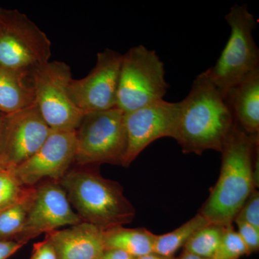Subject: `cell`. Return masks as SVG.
<instances>
[{"instance_id":"8","label":"cell","mask_w":259,"mask_h":259,"mask_svg":"<svg viewBox=\"0 0 259 259\" xmlns=\"http://www.w3.org/2000/svg\"><path fill=\"white\" fill-rule=\"evenodd\" d=\"M71 67L63 61H50L30 74L35 105L52 131H75L83 113L69 93Z\"/></svg>"},{"instance_id":"26","label":"cell","mask_w":259,"mask_h":259,"mask_svg":"<svg viewBox=\"0 0 259 259\" xmlns=\"http://www.w3.org/2000/svg\"><path fill=\"white\" fill-rule=\"evenodd\" d=\"M23 245V243L15 240L0 241V259H8Z\"/></svg>"},{"instance_id":"27","label":"cell","mask_w":259,"mask_h":259,"mask_svg":"<svg viewBox=\"0 0 259 259\" xmlns=\"http://www.w3.org/2000/svg\"><path fill=\"white\" fill-rule=\"evenodd\" d=\"M100 259H135V257L118 249H105Z\"/></svg>"},{"instance_id":"28","label":"cell","mask_w":259,"mask_h":259,"mask_svg":"<svg viewBox=\"0 0 259 259\" xmlns=\"http://www.w3.org/2000/svg\"><path fill=\"white\" fill-rule=\"evenodd\" d=\"M135 259H175L173 256L166 257L163 256V255L156 254V253H150L148 254L141 255V256L136 257Z\"/></svg>"},{"instance_id":"5","label":"cell","mask_w":259,"mask_h":259,"mask_svg":"<svg viewBox=\"0 0 259 259\" xmlns=\"http://www.w3.org/2000/svg\"><path fill=\"white\" fill-rule=\"evenodd\" d=\"M51 42L26 15L18 10H0V67L30 76L47 64Z\"/></svg>"},{"instance_id":"9","label":"cell","mask_w":259,"mask_h":259,"mask_svg":"<svg viewBox=\"0 0 259 259\" xmlns=\"http://www.w3.org/2000/svg\"><path fill=\"white\" fill-rule=\"evenodd\" d=\"M180 102L159 100L124 113L127 148L122 166H128L140 153L161 138L175 139Z\"/></svg>"},{"instance_id":"1","label":"cell","mask_w":259,"mask_h":259,"mask_svg":"<svg viewBox=\"0 0 259 259\" xmlns=\"http://www.w3.org/2000/svg\"><path fill=\"white\" fill-rule=\"evenodd\" d=\"M258 136H250L236 123L223 145L217 183L199 214L209 223L231 226L250 194L258 187L254 175Z\"/></svg>"},{"instance_id":"18","label":"cell","mask_w":259,"mask_h":259,"mask_svg":"<svg viewBox=\"0 0 259 259\" xmlns=\"http://www.w3.org/2000/svg\"><path fill=\"white\" fill-rule=\"evenodd\" d=\"M208 224V221L198 213L175 231L166 234L156 235L153 253L163 256H173L181 247L185 246L196 232Z\"/></svg>"},{"instance_id":"32","label":"cell","mask_w":259,"mask_h":259,"mask_svg":"<svg viewBox=\"0 0 259 259\" xmlns=\"http://www.w3.org/2000/svg\"><path fill=\"white\" fill-rule=\"evenodd\" d=\"M0 10H1V8H0Z\"/></svg>"},{"instance_id":"7","label":"cell","mask_w":259,"mask_h":259,"mask_svg":"<svg viewBox=\"0 0 259 259\" xmlns=\"http://www.w3.org/2000/svg\"><path fill=\"white\" fill-rule=\"evenodd\" d=\"M168 87L156 51L143 45L132 47L122 55L116 107L127 113L163 100Z\"/></svg>"},{"instance_id":"6","label":"cell","mask_w":259,"mask_h":259,"mask_svg":"<svg viewBox=\"0 0 259 259\" xmlns=\"http://www.w3.org/2000/svg\"><path fill=\"white\" fill-rule=\"evenodd\" d=\"M75 134L78 166L123 165L127 139L124 113L117 107L83 114Z\"/></svg>"},{"instance_id":"31","label":"cell","mask_w":259,"mask_h":259,"mask_svg":"<svg viewBox=\"0 0 259 259\" xmlns=\"http://www.w3.org/2000/svg\"><path fill=\"white\" fill-rule=\"evenodd\" d=\"M5 169H8V168L5 166V163L0 159V171H4Z\"/></svg>"},{"instance_id":"24","label":"cell","mask_w":259,"mask_h":259,"mask_svg":"<svg viewBox=\"0 0 259 259\" xmlns=\"http://www.w3.org/2000/svg\"><path fill=\"white\" fill-rule=\"evenodd\" d=\"M237 227H238V233L245 243L248 250V253L258 250L259 248V230H257L251 225L248 224L241 220L235 219Z\"/></svg>"},{"instance_id":"14","label":"cell","mask_w":259,"mask_h":259,"mask_svg":"<svg viewBox=\"0 0 259 259\" xmlns=\"http://www.w3.org/2000/svg\"><path fill=\"white\" fill-rule=\"evenodd\" d=\"M58 259H100L105 250L103 230L81 222L65 229L46 233Z\"/></svg>"},{"instance_id":"20","label":"cell","mask_w":259,"mask_h":259,"mask_svg":"<svg viewBox=\"0 0 259 259\" xmlns=\"http://www.w3.org/2000/svg\"><path fill=\"white\" fill-rule=\"evenodd\" d=\"M226 227L209 223L191 237L185 245L186 251L202 258H212L221 244Z\"/></svg>"},{"instance_id":"21","label":"cell","mask_w":259,"mask_h":259,"mask_svg":"<svg viewBox=\"0 0 259 259\" xmlns=\"http://www.w3.org/2000/svg\"><path fill=\"white\" fill-rule=\"evenodd\" d=\"M28 187L22 185L13 168L0 171V211L18 202Z\"/></svg>"},{"instance_id":"30","label":"cell","mask_w":259,"mask_h":259,"mask_svg":"<svg viewBox=\"0 0 259 259\" xmlns=\"http://www.w3.org/2000/svg\"><path fill=\"white\" fill-rule=\"evenodd\" d=\"M180 259H207L202 258V257L198 256V255H196L194 254H192V253H190L188 251H185V253H183V255H182Z\"/></svg>"},{"instance_id":"17","label":"cell","mask_w":259,"mask_h":259,"mask_svg":"<svg viewBox=\"0 0 259 259\" xmlns=\"http://www.w3.org/2000/svg\"><path fill=\"white\" fill-rule=\"evenodd\" d=\"M105 249H118L132 256L152 253L156 235L146 228L116 226L103 231Z\"/></svg>"},{"instance_id":"10","label":"cell","mask_w":259,"mask_h":259,"mask_svg":"<svg viewBox=\"0 0 259 259\" xmlns=\"http://www.w3.org/2000/svg\"><path fill=\"white\" fill-rule=\"evenodd\" d=\"M122 55L105 49L97 54L96 64L88 76L70 81V97L83 114L116 107Z\"/></svg>"},{"instance_id":"12","label":"cell","mask_w":259,"mask_h":259,"mask_svg":"<svg viewBox=\"0 0 259 259\" xmlns=\"http://www.w3.org/2000/svg\"><path fill=\"white\" fill-rule=\"evenodd\" d=\"M75 155V131L51 130L36 152L13 171L25 187H35L47 180L59 182L69 171Z\"/></svg>"},{"instance_id":"3","label":"cell","mask_w":259,"mask_h":259,"mask_svg":"<svg viewBox=\"0 0 259 259\" xmlns=\"http://www.w3.org/2000/svg\"><path fill=\"white\" fill-rule=\"evenodd\" d=\"M94 166H78L59 181L72 208L82 222L103 231L132 222L136 209L122 186L104 178Z\"/></svg>"},{"instance_id":"4","label":"cell","mask_w":259,"mask_h":259,"mask_svg":"<svg viewBox=\"0 0 259 259\" xmlns=\"http://www.w3.org/2000/svg\"><path fill=\"white\" fill-rule=\"evenodd\" d=\"M226 20L231 27V35L217 63L207 70L223 97L230 89L259 69V50L253 35L257 23L247 5L232 7Z\"/></svg>"},{"instance_id":"15","label":"cell","mask_w":259,"mask_h":259,"mask_svg":"<svg viewBox=\"0 0 259 259\" xmlns=\"http://www.w3.org/2000/svg\"><path fill=\"white\" fill-rule=\"evenodd\" d=\"M224 97L237 125L250 136H259V69L230 89Z\"/></svg>"},{"instance_id":"11","label":"cell","mask_w":259,"mask_h":259,"mask_svg":"<svg viewBox=\"0 0 259 259\" xmlns=\"http://www.w3.org/2000/svg\"><path fill=\"white\" fill-rule=\"evenodd\" d=\"M81 222L59 182L45 181L35 186L26 221L15 240L25 245L42 233Z\"/></svg>"},{"instance_id":"22","label":"cell","mask_w":259,"mask_h":259,"mask_svg":"<svg viewBox=\"0 0 259 259\" xmlns=\"http://www.w3.org/2000/svg\"><path fill=\"white\" fill-rule=\"evenodd\" d=\"M248 254L245 243L233 225L227 226L217 251L211 259H238Z\"/></svg>"},{"instance_id":"16","label":"cell","mask_w":259,"mask_h":259,"mask_svg":"<svg viewBox=\"0 0 259 259\" xmlns=\"http://www.w3.org/2000/svg\"><path fill=\"white\" fill-rule=\"evenodd\" d=\"M34 104L30 76L0 67V112L8 115Z\"/></svg>"},{"instance_id":"25","label":"cell","mask_w":259,"mask_h":259,"mask_svg":"<svg viewBox=\"0 0 259 259\" xmlns=\"http://www.w3.org/2000/svg\"><path fill=\"white\" fill-rule=\"evenodd\" d=\"M30 259H58L55 248L49 237L46 236L44 241L33 245Z\"/></svg>"},{"instance_id":"29","label":"cell","mask_w":259,"mask_h":259,"mask_svg":"<svg viewBox=\"0 0 259 259\" xmlns=\"http://www.w3.org/2000/svg\"><path fill=\"white\" fill-rule=\"evenodd\" d=\"M5 116H6V114H3L2 113V112H0V151H1L2 144H3Z\"/></svg>"},{"instance_id":"19","label":"cell","mask_w":259,"mask_h":259,"mask_svg":"<svg viewBox=\"0 0 259 259\" xmlns=\"http://www.w3.org/2000/svg\"><path fill=\"white\" fill-rule=\"evenodd\" d=\"M35 187H28L18 202L0 211V241L15 240L23 229Z\"/></svg>"},{"instance_id":"2","label":"cell","mask_w":259,"mask_h":259,"mask_svg":"<svg viewBox=\"0 0 259 259\" xmlns=\"http://www.w3.org/2000/svg\"><path fill=\"white\" fill-rule=\"evenodd\" d=\"M179 102L180 115L175 139L182 151L197 155L207 150L221 152L236 122L207 70L195 78L188 95Z\"/></svg>"},{"instance_id":"23","label":"cell","mask_w":259,"mask_h":259,"mask_svg":"<svg viewBox=\"0 0 259 259\" xmlns=\"http://www.w3.org/2000/svg\"><path fill=\"white\" fill-rule=\"evenodd\" d=\"M235 219L241 220L259 230V193L255 190L252 192ZM235 221V220H234Z\"/></svg>"},{"instance_id":"13","label":"cell","mask_w":259,"mask_h":259,"mask_svg":"<svg viewBox=\"0 0 259 259\" xmlns=\"http://www.w3.org/2000/svg\"><path fill=\"white\" fill-rule=\"evenodd\" d=\"M51 131L35 104L6 115L0 159L15 168L36 152Z\"/></svg>"}]
</instances>
